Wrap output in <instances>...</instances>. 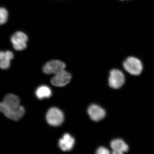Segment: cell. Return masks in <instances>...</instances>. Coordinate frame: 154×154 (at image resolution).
Returning a JSON list of instances; mask_svg holds the SVG:
<instances>
[{
	"instance_id": "obj_1",
	"label": "cell",
	"mask_w": 154,
	"mask_h": 154,
	"mask_svg": "<svg viewBox=\"0 0 154 154\" xmlns=\"http://www.w3.org/2000/svg\"><path fill=\"white\" fill-rule=\"evenodd\" d=\"M0 111L7 118L14 121H18L23 117L25 113L24 107L20 105L18 96L8 94L0 102Z\"/></svg>"
},
{
	"instance_id": "obj_2",
	"label": "cell",
	"mask_w": 154,
	"mask_h": 154,
	"mask_svg": "<svg viewBox=\"0 0 154 154\" xmlns=\"http://www.w3.org/2000/svg\"><path fill=\"white\" fill-rule=\"evenodd\" d=\"M123 66L126 71L133 75H139L143 69L141 61L134 57H128L123 62Z\"/></svg>"
},
{
	"instance_id": "obj_3",
	"label": "cell",
	"mask_w": 154,
	"mask_h": 154,
	"mask_svg": "<svg viewBox=\"0 0 154 154\" xmlns=\"http://www.w3.org/2000/svg\"><path fill=\"white\" fill-rule=\"evenodd\" d=\"M28 39V35L22 31H17L11 37L13 47L18 51H22L27 48Z\"/></svg>"
},
{
	"instance_id": "obj_4",
	"label": "cell",
	"mask_w": 154,
	"mask_h": 154,
	"mask_svg": "<svg viewBox=\"0 0 154 154\" xmlns=\"http://www.w3.org/2000/svg\"><path fill=\"white\" fill-rule=\"evenodd\" d=\"M48 123L53 126H58L62 124L64 119L63 112L57 107H52L48 111L46 115Z\"/></svg>"
},
{
	"instance_id": "obj_5",
	"label": "cell",
	"mask_w": 154,
	"mask_h": 154,
	"mask_svg": "<svg viewBox=\"0 0 154 154\" xmlns=\"http://www.w3.org/2000/svg\"><path fill=\"white\" fill-rule=\"evenodd\" d=\"M125 82L124 74L118 69H113L110 72L108 84L110 88L114 89L121 88Z\"/></svg>"
},
{
	"instance_id": "obj_6",
	"label": "cell",
	"mask_w": 154,
	"mask_h": 154,
	"mask_svg": "<svg viewBox=\"0 0 154 154\" xmlns=\"http://www.w3.org/2000/svg\"><path fill=\"white\" fill-rule=\"evenodd\" d=\"M66 64L62 61L54 60L48 62L43 67V71L46 74L56 75L65 70Z\"/></svg>"
},
{
	"instance_id": "obj_7",
	"label": "cell",
	"mask_w": 154,
	"mask_h": 154,
	"mask_svg": "<svg viewBox=\"0 0 154 154\" xmlns=\"http://www.w3.org/2000/svg\"><path fill=\"white\" fill-rule=\"evenodd\" d=\"M71 75L65 70L54 75L51 79V83L54 86L62 87L66 85L71 80Z\"/></svg>"
},
{
	"instance_id": "obj_8",
	"label": "cell",
	"mask_w": 154,
	"mask_h": 154,
	"mask_svg": "<svg viewBox=\"0 0 154 154\" xmlns=\"http://www.w3.org/2000/svg\"><path fill=\"white\" fill-rule=\"evenodd\" d=\"M88 112L91 119L96 122L102 120L106 115L105 110L99 105L95 104L89 107Z\"/></svg>"
},
{
	"instance_id": "obj_9",
	"label": "cell",
	"mask_w": 154,
	"mask_h": 154,
	"mask_svg": "<svg viewBox=\"0 0 154 154\" xmlns=\"http://www.w3.org/2000/svg\"><path fill=\"white\" fill-rule=\"evenodd\" d=\"M110 146L112 154H123L128 150V146L124 141L120 139H116L111 141Z\"/></svg>"
},
{
	"instance_id": "obj_10",
	"label": "cell",
	"mask_w": 154,
	"mask_h": 154,
	"mask_svg": "<svg viewBox=\"0 0 154 154\" xmlns=\"http://www.w3.org/2000/svg\"><path fill=\"white\" fill-rule=\"evenodd\" d=\"M74 138L69 134H65L60 140L59 146L63 151H69L72 149L74 145Z\"/></svg>"
},
{
	"instance_id": "obj_11",
	"label": "cell",
	"mask_w": 154,
	"mask_h": 154,
	"mask_svg": "<svg viewBox=\"0 0 154 154\" xmlns=\"http://www.w3.org/2000/svg\"><path fill=\"white\" fill-rule=\"evenodd\" d=\"M14 58V53L10 51H0V69H7L9 68L11 60Z\"/></svg>"
},
{
	"instance_id": "obj_12",
	"label": "cell",
	"mask_w": 154,
	"mask_h": 154,
	"mask_svg": "<svg viewBox=\"0 0 154 154\" xmlns=\"http://www.w3.org/2000/svg\"><path fill=\"white\" fill-rule=\"evenodd\" d=\"M35 94L37 98L43 99L49 98L52 95V91L49 87L46 85H42L36 89Z\"/></svg>"
},
{
	"instance_id": "obj_13",
	"label": "cell",
	"mask_w": 154,
	"mask_h": 154,
	"mask_svg": "<svg viewBox=\"0 0 154 154\" xmlns=\"http://www.w3.org/2000/svg\"><path fill=\"white\" fill-rule=\"evenodd\" d=\"M8 13L5 8L0 7V25L5 24L8 21Z\"/></svg>"
},
{
	"instance_id": "obj_14",
	"label": "cell",
	"mask_w": 154,
	"mask_h": 154,
	"mask_svg": "<svg viewBox=\"0 0 154 154\" xmlns=\"http://www.w3.org/2000/svg\"><path fill=\"white\" fill-rule=\"evenodd\" d=\"M96 154H110V152L106 148L100 147L96 151Z\"/></svg>"
},
{
	"instance_id": "obj_15",
	"label": "cell",
	"mask_w": 154,
	"mask_h": 154,
	"mask_svg": "<svg viewBox=\"0 0 154 154\" xmlns=\"http://www.w3.org/2000/svg\"><path fill=\"white\" fill-rule=\"evenodd\" d=\"M121 1H124V0H121Z\"/></svg>"
}]
</instances>
